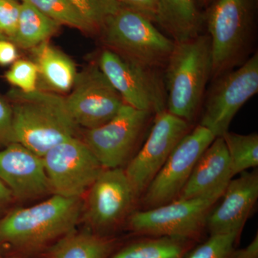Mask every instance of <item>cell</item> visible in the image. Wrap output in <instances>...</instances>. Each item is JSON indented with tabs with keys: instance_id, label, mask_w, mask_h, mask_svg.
<instances>
[{
	"instance_id": "cell-1",
	"label": "cell",
	"mask_w": 258,
	"mask_h": 258,
	"mask_svg": "<svg viewBox=\"0 0 258 258\" xmlns=\"http://www.w3.org/2000/svg\"><path fill=\"white\" fill-rule=\"evenodd\" d=\"M14 142L40 157L64 141L76 137L78 126L66 108L64 97L37 89L10 93Z\"/></svg>"
},
{
	"instance_id": "cell-2",
	"label": "cell",
	"mask_w": 258,
	"mask_h": 258,
	"mask_svg": "<svg viewBox=\"0 0 258 258\" xmlns=\"http://www.w3.org/2000/svg\"><path fill=\"white\" fill-rule=\"evenodd\" d=\"M257 0H213L206 22L211 42L212 80L242 66L252 55Z\"/></svg>"
},
{
	"instance_id": "cell-3",
	"label": "cell",
	"mask_w": 258,
	"mask_h": 258,
	"mask_svg": "<svg viewBox=\"0 0 258 258\" xmlns=\"http://www.w3.org/2000/svg\"><path fill=\"white\" fill-rule=\"evenodd\" d=\"M165 70L166 110L191 124L212 78L211 42L208 34L175 42Z\"/></svg>"
},
{
	"instance_id": "cell-4",
	"label": "cell",
	"mask_w": 258,
	"mask_h": 258,
	"mask_svg": "<svg viewBox=\"0 0 258 258\" xmlns=\"http://www.w3.org/2000/svg\"><path fill=\"white\" fill-rule=\"evenodd\" d=\"M81 198L53 195L42 203L16 209L0 220V242L24 249L38 248L75 230Z\"/></svg>"
},
{
	"instance_id": "cell-5",
	"label": "cell",
	"mask_w": 258,
	"mask_h": 258,
	"mask_svg": "<svg viewBox=\"0 0 258 258\" xmlns=\"http://www.w3.org/2000/svg\"><path fill=\"white\" fill-rule=\"evenodd\" d=\"M100 35L105 48L157 71L165 69L175 44L151 20L122 6L108 18Z\"/></svg>"
},
{
	"instance_id": "cell-6",
	"label": "cell",
	"mask_w": 258,
	"mask_h": 258,
	"mask_svg": "<svg viewBox=\"0 0 258 258\" xmlns=\"http://www.w3.org/2000/svg\"><path fill=\"white\" fill-rule=\"evenodd\" d=\"M98 67L128 106L153 115L166 110V86L159 71L127 60L105 48Z\"/></svg>"
},
{
	"instance_id": "cell-7",
	"label": "cell",
	"mask_w": 258,
	"mask_h": 258,
	"mask_svg": "<svg viewBox=\"0 0 258 258\" xmlns=\"http://www.w3.org/2000/svg\"><path fill=\"white\" fill-rule=\"evenodd\" d=\"M258 91V52L242 66L213 80L200 125L222 137L239 110Z\"/></svg>"
},
{
	"instance_id": "cell-8",
	"label": "cell",
	"mask_w": 258,
	"mask_h": 258,
	"mask_svg": "<svg viewBox=\"0 0 258 258\" xmlns=\"http://www.w3.org/2000/svg\"><path fill=\"white\" fill-rule=\"evenodd\" d=\"M217 202L213 199L175 200L132 214L128 219L129 229L139 235L198 240Z\"/></svg>"
},
{
	"instance_id": "cell-9",
	"label": "cell",
	"mask_w": 258,
	"mask_h": 258,
	"mask_svg": "<svg viewBox=\"0 0 258 258\" xmlns=\"http://www.w3.org/2000/svg\"><path fill=\"white\" fill-rule=\"evenodd\" d=\"M42 161L51 191L64 198H81L104 169L77 137L52 148Z\"/></svg>"
},
{
	"instance_id": "cell-10",
	"label": "cell",
	"mask_w": 258,
	"mask_h": 258,
	"mask_svg": "<svg viewBox=\"0 0 258 258\" xmlns=\"http://www.w3.org/2000/svg\"><path fill=\"white\" fill-rule=\"evenodd\" d=\"M152 115L124 103L109 121L86 130L83 141L104 169L122 168L133 154Z\"/></svg>"
},
{
	"instance_id": "cell-11",
	"label": "cell",
	"mask_w": 258,
	"mask_h": 258,
	"mask_svg": "<svg viewBox=\"0 0 258 258\" xmlns=\"http://www.w3.org/2000/svg\"><path fill=\"white\" fill-rule=\"evenodd\" d=\"M215 138L210 130L198 125L179 141L144 192L147 210L177 199L199 159Z\"/></svg>"
},
{
	"instance_id": "cell-12",
	"label": "cell",
	"mask_w": 258,
	"mask_h": 258,
	"mask_svg": "<svg viewBox=\"0 0 258 258\" xmlns=\"http://www.w3.org/2000/svg\"><path fill=\"white\" fill-rule=\"evenodd\" d=\"M64 103L74 123L86 130L105 124L124 104L97 63L89 64L77 74Z\"/></svg>"
},
{
	"instance_id": "cell-13",
	"label": "cell",
	"mask_w": 258,
	"mask_h": 258,
	"mask_svg": "<svg viewBox=\"0 0 258 258\" xmlns=\"http://www.w3.org/2000/svg\"><path fill=\"white\" fill-rule=\"evenodd\" d=\"M154 115L145 144L124 169L137 198L144 194L176 144L191 130V123L167 110Z\"/></svg>"
},
{
	"instance_id": "cell-14",
	"label": "cell",
	"mask_w": 258,
	"mask_h": 258,
	"mask_svg": "<svg viewBox=\"0 0 258 258\" xmlns=\"http://www.w3.org/2000/svg\"><path fill=\"white\" fill-rule=\"evenodd\" d=\"M136 198L123 168L104 169L88 189L85 218L94 230H111L128 215Z\"/></svg>"
},
{
	"instance_id": "cell-15",
	"label": "cell",
	"mask_w": 258,
	"mask_h": 258,
	"mask_svg": "<svg viewBox=\"0 0 258 258\" xmlns=\"http://www.w3.org/2000/svg\"><path fill=\"white\" fill-rule=\"evenodd\" d=\"M0 180L19 200L51 191L42 158L15 142L0 150Z\"/></svg>"
},
{
	"instance_id": "cell-16",
	"label": "cell",
	"mask_w": 258,
	"mask_h": 258,
	"mask_svg": "<svg viewBox=\"0 0 258 258\" xmlns=\"http://www.w3.org/2000/svg\"><path fill=\"white\" fill-rule=\"evenodd\" d=\"M222 197V203L209 213L206 227L210 235L240 234L257 203V171H244L231 180Z\"/></svg>"
},
{
	"instance_id": "cell-17",
	"label": "cell",
	"mask_w": 258,
	"mask_h": 258,
	"mask_svg": "<svg viewBox=\"0 0 258 258\" xmlns=\"http://www.w3.org/2000/svg\"><path fill=\"white\" fill-rule=\"evenodd\" d=\"M233 177L224 139L216 137L199 159L176 200L203 198L218 200Z\"/></svg>"
},
{
	"instance_id": "cell-18",
	"label": "cell",
	"mask_w": 258,
	"mask_h": 258,
	"mask_svg": "<svg viewBox=\"0 0 258 258\" xmlns=\"http://www.w3.org/2000/svg\"><path fill=\"white\" fill-rule=\"evenodd\" d=\"M156 23L173 41L181 42L201 34L204 16L197 0H159Z\"/></svg>"
},
{
	"instance_id": "cell-19",
	"label": "cell",
	"mask_w": 258,
	"mask_h": 258,
	"mask_svg": "<svg viewBox=\"0 0 258 258\" xmlns=\"http://www.w3.org/2000/svg\"><path fill=\"white\" fill-rule=\"evenodd\" d=\"M39 79L54 93L70 92L77 76L76 66L70 57L48 41L31 49Z\"/></svg>"
},
{
	"instance_id": "cell-20",
	"label": "cell",
	"mask_w": 258,
	"mask_h": 258,
	"mask_svg": "<svg viewBox=\"0 0 258 258\" xmlns=\"http://www.w3.org/2000/svg\"><path fill=\"white\" fill-rule=\"evenodd\" d=\"M115 241L88 232L73 230L57 240L49 250V258H108Z\"/></svg>"
},
{
	"instance_id": "cell-21",
	"label": "cell",
	"mask_w": 258,
	"mask_h": 258,
	"mask_svg": "<svg viewBox=\"0 0 258 258\" xmlns=\"http://www.w3.org/2000/svg\"><path fill=\"white\" fill-rule=\"evenodd\" d=\"M61 26L37 8L21 2L18 28L10 41L23 49H32L47 41Z\"/></svg>"
},
{
	"instance_id": "cell-22",
	"label": "cell",
	"mask_w": 258,
	"mask_h": 258,
	"mask_svg": "<svg viewBox=\"0 0 258 258\" xmlns=\"http://www.w3.org/2000/svg\"><path fill=\"white\" fill-rule=\"evenodd\" d=\"M192 242L174 237H148L129 244L111 258H184Z\"/></svg>"
},
{
	"instance_id": "cell-23",
	"label": "cell",
	"mask_w": 258,
	"mask_h": 258,
	"mask_svg": "<svg viewBox=\"0 0 258 258\" xmlns=\"http://www.w3.org/2000/svg\"><path fill=\"white\" fill-rule=\"evenodd\" d=\"M22 2L35 7L59 25H67L89 35L99 34L69 0H22Z\"/></svg>"
},
{
	"instance_id": "cell-24",
	"label": "cell",
	"mask_w": 258,
	"mask_h": 258,
	"mask_svg": "<svg viewBox=\"0 0 258 258\" xmlns=\"http://www.w3.org/2000/svg\"><path fill=\"white\" fill-rule=\"evenodd\" d=\"M235 176L258 166L257 133L237 134L227 132L222 136Z\"/></svg>"
},
{
	"instance_id": "cell-25",
	"label": "cell",
	"mask_w": 258,
	"mask_h": 258,
	"mask_svg": "<svg viewBox=\"0 0 258 258\" xmlns=\"http://www.w3.org/2000/svg\"><path fill=\"white\" fill-rule=\"evenodd\" d=\"M240 234L210 235L204 243L190 249L184 258H233L235 241Z\"/></svg>"
},
{
	"instance_id": "cell-26",
	"label": "cell",
	"mask_w": 258,
	"mask_h": 258,
	"mask_svg": "<svg viewBox=\"0 0 258 258\" xmlns=\"http://www.w3.org/2000/svg\"><path fill=\"white\" fill-rule=\"evenodd\" d=\"M101 34L106 20L120 9L117 0H69Z\"/></svg>"
},
{
	"instance_id": "cell-27",
	"label": "cell",
	"mask_w": 258,
	"mask_h": 258,
	"mask_svg": "<svg viewBox=\"0 0 258 258\" xmlns=\"http://www.w3.org/2000/svg\"><path fill=\"white\" fill-rule=\"evenodd\" d=\"M8 83L25 93L37 91L39 81L37 66L33 61L17 60L5 75Z\"/></svg>"
},
{
	"instance_id": "cell-28",
	"label": "cell",
	"mask_w": 258,
	"mask_h": 258,
	"mask_svg": "<svg viewBox=\"0 0 258 258\" xmlns=\"http://www.w3.org/2000/svg\"><path fill=\"white\" fill-rule=\"evenodd\" d=\"M21 3L17 0H0V33L8 40L14 36L20 18Z\"/></svg>"
},
{
	"instance_id": "cell-29",
	"label": "cell",
	"mask_w": 258,
	"mask_h": 258,
	"mask_svg": "<svg viewBox=\"0 0 258 258\" xmlns=\"http://www.w3.org/2000/svg\"><path fill=\"white\" fill-rule=\"evenodd\" d=\"M15 143L13 138V111L10 103L0 96V144Z\"/></svg>"
},
{
	"instance_id": "cell-30",
	"label": "cell",
	"mask_w": 258,
	"mask_h": 258,
	"mask_svg": "<svg viewBox=\"0 0 258 258\" xmlns=\"http://www.w3.org/2000/svg\"><path fill=\"white\" fill-rule=\"evenodd\" d=\"M120 6L128 8L145 17L153 23H156L159 0H117Z\"/></svg>"
},
{
	"instance_id": "cell-31",
	"label": "cell",
	"mask_w": 258,
	"mask_h": 258,
	"mask_svg": "<svg viewBox=\"0 0 258 258\" xmlns=\"http://www.w3.org/2000/svg\"><path fill=\"white\" fill-rule=\"evenodd\" d=\"M16 45L8 39H0V66H9L18 60Z\"/></svg>"
},
{
	"instance_id": "cell-32",
	"label": "cell",
	"mask_w": 258,
	"mask_h": 258,
	"mask_svg": "<svg viewBox=\"0 0 258 258\" xmlns=\"http://www.w3.org/2000/svg\"><path fill=\"white\" fill-rule=\"evenodd\" d=\"M233 258H258V236L243 249H235Z\"/></svg>"
},
{
	"instance_id": "cell-33",
	"label": "cell",
	"mask_w": 258,
	"mask_h": 258,
	"mask_svg": "<svg viewBox=\"0 0 258 258\" xmlns=\"http://www.w3.org/2000/svg\"><path fill=\"white\" fill-rule=\"evenodd\" d=\"M13 198V194L9 188L0 180V209L9 204Z\"/></svg>"
},
{
	"instance_id": "cell-34",
	"label": "cell",
	"mask_w": 258,
	"mask_h": 258,
	"mask_svg": "<svg viewBox=\"0 0 258 258\" xmlns=\"http://www.w3.org/2000/svg\"><path fill=\"white\" fill-rule=\"evenodd\" d=\"M212 1H213V0H197V3H198L199 7L207 8V7L210 6Z\"/></svg>"
},
{
	"instance_id": "cell-35",
	"label": "cell",
	"mask_w": 258,
	"mask_h": 258,
	"mask_svg": "<svg viewBox=\"0 0 258 258\" xmlns=\"http://www.w3.org/2000/svg\"><path fill=\"white\" fill-rule=\"evenodd\" d=\"M5 38L8 39V38H7V37H5L4 36V35H2V34L0 33V39H5Z\"/></svg>"
},
{
	"instance_id": "cell-36",
	"label": "cell",
	"mask_w": 258,
	"mask_h": 258,
	"mask_svg": "<svg viewBox=\"0 0 258 258\" xmlns=\"http://www.w3.org/2000/svg\"><path fill=\"white\" fill-rule=\"evenodd\" d=\"M17 1H19V2L21 1L22 2V0H17Z\"/></svg>"
}]
</instances>
